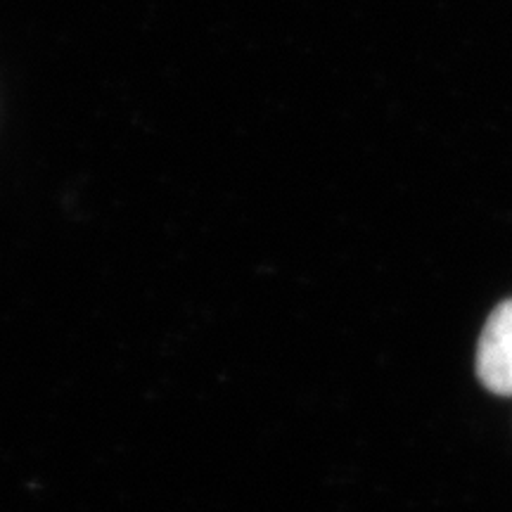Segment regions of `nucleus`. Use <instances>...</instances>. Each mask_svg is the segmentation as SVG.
Segmentation results:
<instances>
[{
	"mask_svg": "<svg viewBox=\"0 0 512 512\" xmlns=\"http://www.w3.org/2000/svg\"><path fill=\"white\" fill-rule=\"evenodd\" d=\"M477 375L489 392L512 396V299L486 320L477 349Z\"/></svg>",
	"mask_w": 512,
	"mask_h": 512,
	"instance_id": "f257e3e1",
	"label": "nucleus"
}]
</instances>
